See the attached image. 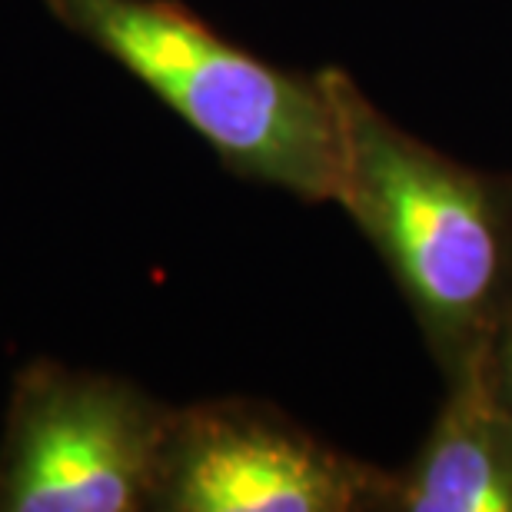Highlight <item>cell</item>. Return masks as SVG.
Wrapping results in <instances>:
<instances>
[{
    "instance_id": "cell-1",
    "label": "cell",
    "mask_w": 512,
    "mask_h": 512,
    "mask_svg": "<svg viewBox=\"0 0 512 512\" xmlns=\"http://www.w3.org/2000/svg\"><path fill=\"white\" fill-rule=\"evenodd\" d=\"M320 80L340 133L336 207L386 263L449 380L483 360L512 310V177L399 127L343 67Z\"/></svg>"
},
{
    "instance_id": "cell-2",
    "label": "cell",
    "mask_w": 512,
    "mask_h": 512,
    "mask_svg": "<svg viewBox=\"0 0 512 512\" xmlns=\"http://www.w3.org/2000/svg\"><path fill=\"white\" fill-rule=\"evenodd\" d=\"M50 17L137 77L233 177L320 207L340 190V133L316 74L217 34L180 0H44Z\"/></svg>"
},
{
    "instance_id": "cell-3",
    "label": "cell",
    "mask_w": 512,
    "mask_h": 512,
    "mask_svg": "<svg viewBox=\"0 0 512 512\" xmlns=\"http://www.w3.org/2000/svg\"><path fill=\"white\" fill-rule=\"evenodd\" d=\"M173 406L114 373L30 360L10 386L0 512H150Z\"/></svg>"
},
{
    "instance_id": "cell-4",
    "label": "cell",
    "mask_w": 512,
    "mask_h": 512,
    "mask_svg": "<svg viewBox=\"0 0 512 512\" xmlns=\"http://www.w3.org/2000/svg\"><path fill=\"white\" fill-rule=\"evenodd\" d=\"M393 469L250 396L173 406L153 512H386Z\"/></svg>"
},
{
    "instance_id": "cell-5",
    "label": "cell",
    "mask_w": 512,
    "mask_h": 512,
    "mask_svg": "<svg viewBox=\"0 0 512 512\" xmlns=\"http://www.w3.org/2000/svg\"><path fill=\"white\" fill-rule=\"evenodd\" d=\"M443 383L426 439L393 469L386 512H512V413L496 393L489 353Z\"/></svg>"
},
{
    "instance_id": "cell-6",
    "label": "cell",
    "mask_w": 512,
    "mask_h": 512,
    "mask_svg": "<svg viewBox=\"0 0 512 512\" xmlns=\"http://www.w3.org/2000/svg\"><path fill=\"white\" fill-rule=\"evenodd\" d=\"M489 373H493L496 393L512 413V310L499 326L493 346H489Z\"/></svg>"
}]
</instances>
